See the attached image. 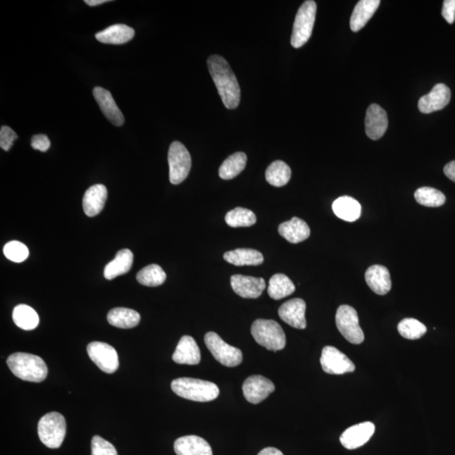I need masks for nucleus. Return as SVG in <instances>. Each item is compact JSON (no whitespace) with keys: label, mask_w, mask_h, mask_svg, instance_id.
Instances as JSON below:
<instances>
[{"label":"nucleus","mask_w":455,"mask_h":455,"mask_svg":"<svg viewBox=\"0 0 455 455\" xmlns=\"http://www.w3.org/2000/svg\"><path fill=\"white\" fill-rule=\"evenodd\" d=\"M208 67L226 108H236L240 101V88L230 64L221 56L212 55L208 59Z\"/></svg>","instance_id":"obj_1"},{"label":"nucleus","mask_w":455,"mask_h":455,"mask_svg":"<svg viewBox=\"0 0 455 455\" xmlns=\"http://www.w3.org/2000/svg\"><path fill=\"white\" fill-rule=\"evenodd\" d=\"M8 367L19 379L40 383L46 380L47 376V367L38 356L16 353L10 356L7 359Z\"/></svg>","instance_id":"obj_2"},{"label":"nucleus","mask_w":455,"mask_h":455,"mask_svg":"<svg viewBox=\"0 0 455 455\" xmlns=\"http://www.w3.org/2000/svg\"><path fill=\"white\" fill-rule=\"evenodd\" d=\"M171 389L178 397L197 402L212 401L220 394V389L216 384L192 378H179L173 380Z\"/></svg>","instance_id":"obj_3"},{"label":"nucleus","mask_w":455,"mask_h":455,"mask_svg":"<svg viewBox=\"0 0 455 455\" xmlns=\"http://www.w3.org/2000/svg\"><path fill=\"white\" fill-rule=\"evenodd\" d=\"M251 335L259 345L270 351H280L286 346V336L281 325L273 320L258 319L253 322Z\"/></svg>","instance_id":"obj_4"},{"label":"nucleus","mask_w":455,"mask_h":455,"mask_svg":"<svg viewBox=\"0 0 455 455\" xmlns=\"http://www.w3.org/2000/svg\"><path fill=\"white\" fill-rule=\"evenodd\" d=\"M38 435L47 448H59L66 435V418L55 411L42 416L38 423Z\"/></svg>","instance_id":"obj_5"},{"label":"nucleus","mask_w":455,"mask_h":455,"mask_svg":"<svg viewBox=\"0 0 455 455\" xmlns=\"http://www.w3.org/2000/svg\"><path fill=\"white\" fill-rule=\"evenodd\" d=\"M316 10V3L313 0H307L299 8L291 37V44L295 49L303 46L310 39L314 28Z\"/></svg>","instance_id":"obj_6"},{"label":"nucleus","mask_w":455,"mask_h":455,"mask_svg":"<svg viewBox=\"0 0 455 455\" xmlns=\"http://www.w3.org/2000/svg\"><path fill=\"white\" fill-rule=\"evenodd\" d=\"M204 342L213 358L224 366L233 368L242 363V350L228 344L217 333L206 334Z\"/></svg>","instance_id":"obj_7"},{"label":"nucleus","mask_w":455,"mask_h":455,"mask_svg":"<svg viewBox=\"0 0 455 455\" xmlns=\"http://www.w3.org/2000/svg\"><path fill=\"white\" fill-rule=\"evenodd\" d=\"M168 162L170 183H182L190 173L192 158L187 148L180 142L175 141L170 144Z\"/></svg>","instance_id":"obj_8"},{"label":"nucleus","mask_w":455,"mask_h":455,"mask_svg":"<svg viewBox=\"0 0 455 455\" xmlns=\"http://www.w3.org/2000/svg\"><path fill=\"white\" fill-rule=\"evenodd\" d=\"M336 324L343 337L353 344H361L364 334L359 325V316L355 308L349 306H341L336 315Z\"/></svg>","instance_id":"obj_9"},{"label":"nucleus","mask_w":455,"mask_h":455,"mask_svg":"<svg viewBox=\"0 0 455 455\" xmlns=\"http://www.w3.org/2000/svg\"><path fill=\"white\" fill-rule=\"evenodd\" d=\"M87 353L92 361L106 373H113L119 367L117 351L107 343L93 342L87 346Z\"/></svg>","instance_id":"obj_10"},{"label":"nucleus","mask_w":455,"mask_h":455,"mask_svg":"<svg viewBox=\"0 0 455 455\" xmlns=\"http://www.w3.org/2000/svg\"><path fill=\"white\" fill-rule=\"evenodd\" d=\"M320 364L329 375H343L355 370V365L344 354L334 347H325L322 350Z\"/></svg>","instance_id":"obj_11"},{"label":"nucleus","mask_w":455,"mask_h":455,"mask_svg":"<svg viewBox=\"0 0 455 455\" xmlns=\"http://www.w3.org/2000/svg\"><path fill=\"white\" fill-rule=\"evenodd\" d=\"M243 394L246 400L251 404H259L274 392L275 385L273 382L261 375H252L244 380Z\"/></svg>","instance_id":"obj_12"},{"label":"nucleus","mask_w":455,"mask_h":455,"mask_svg":"<svg viewBox=\"0 0 455 455\" xmlns=\"http://www.w3.org/2000/svg\"><path fill=\"white\" fill-rule=\"evenodd\" d=\"M450 99H451V92L447 85L437 84L426 96L420 97L418 108L420 113L424 114L435 113L447 106Z\"/></svg>","instance_id":"obj_13"},{"label":"nucleus","mask_w":455,"mask_h":455,"mask_svg":"<svg viewBox=\"0 0 455 455\" xmlns=\"http://www.w3.org/2000/svg\"><path fill=\"white\" fill-rule=\"evenodd\" d=\"M306 304L301 299H290L279 308L278 315L281 320L292 328L296 329H306Z\"/></svg>","instance_id":"obj_14"},{"label":"nucleus","mask_w":455,"mask_h":455,"mask_svg":"<svg viewBox=\"0 0 455 455\" xmlns=\"http://www.w3.org/2000/svg\"><path fill=\"white\" fill-rule=\"evenodd\" d=\"M388 128V116L382 107L377 104L368 106L365 118V131L373 140L380 139Z\"/></svg>","instance_id":"obj_15"},{"label":"nucleus","mask_w":455,"mask_h":455,"mask_svg":"<svg viewBox=\"0 0 455 455\" xmlns=\"http://www.w3.org/2000/svg\"><path fill=\"white\" fill-rule=\"evenodd\" d=\"M375 432V424L370 422L354 425L342 433L340 437L341 444L347 449L362 447L371 439Z\"/></svg>","instance_id":"obj_16"},{"label":"nucleus","mask_w":455,"mask_h":455,"mask_svg":"<svg viewBox=\"0 0 455 455\" xmlns=\"http://www.w3.org/2000/svg\"><path fill=\"white\" fill-rule=\"evenodd\" d=\"M232 289L244 299L259 298L266 289L263 278L234 275L230 278Z\"/></svg>","instance_id":"obj_17"},{"label":"nucleus","mask_w":455,"mask_h":455,"mask_svg":"<svg viewBox=\"0 0 455 455\" xmlns=\"http://www.w3.org/2000/svg\"><path fill=\"white\" fill-rule=\"evenodd\" d=\"M93 94L105 117L113 125L122 126L125 120L110 92L101 87H96L94 89Z\"/></svg>","instance_id":"obj_18"},{"label":"nucleus","mask_w":455,"mask_h":455,"mask_svg":"<svg viewBox=\"0 0 455 455\" xmlns=\"http://www.w3.org/2000/svg\"><path fill=\"white\" fill-rule=\"evenodd\" d=\"M174 449L177 455H213L208 442L195 435L179 437L175 442Z\"/></svg>","instance_id":"obj_19"},{"label":"nucleus","mask_w":455,"mask_h":455,"mask_svg":"<svg viewBox=\"0 0 455 455\" xmlns=\"http://www.w3.org/2000/svg\"><path fill=\"white\" fill-rule=\"evenodd\" d=\"M365 280L370 289L379 295H385L392 289L389 270L380 265H373L365 273Z\"/></svg>","instance_id":"obj_20"},{"label":"nucleus","mask_w":455,"mask_h":455,"mask_svg":"<svg viewBox=\"0 0 455 455\" xmlns=\"http://www.w3.org/2000/svg\"><path fill=\"white\" fill-rule=\"evenodd\" d=\"M173 359L178 364H199L201 362V351L194 339L190 336L182 337L175 349Z\"/></svg>","instance_id":"obj_21"},{"label":"nucleus","mask_w":455,"mask_h":455,"mask_svg":"<svg viewBox=\"0 0 455 455\" xmlns=\"http://www.w3.org/2000/svg\"><path fill=\"white\" fill-rule=\"evenodd\" d=\"M107 199V189L104 185L97 184L89 187L85 193L83 208L89 217H94L105 207Z\"/></svg>","instance_id":"obj_22"},{"label":"nucleus","mask_w":455,"mask_h":455,"mask_svg":"<svg viewBox=\"0 0 455 455\" xmlns=\"http://www.w3.org/2000/svg\"><path fill=\"white\" fill-rule=\"evenodd\" d=\"M278 232L282 237L293 244L303 242L311 235L310 227L306 222L296 217L282 223L278 228Z\"/></svg>","instance_id":"obj_23"},{"label":"nucleus","mask_w":455,"mask_h":455,"mask_svg":"<svg viewBox=\"0 0 455 455\" xmlns=\"http://www.w3.org/2000/svg\"><path fill=\"white\" fill-rule=\"evenodd\" d=\"M380 4V0H361L354 8L350 20L351 31L357 32L366 25Z\"/></svg>","instance_id":"obj_24"},{"label":"nucleus","mask_w":455,"mask_h":455,"mask_svg":"<svg viewBox=\"0 0 455 455\" xmlns=\"http://www.w3.org/2000/svg\"><path fill=\"white\" fill-rule=\"evenodd\" d=\"M135 34V30L128 25L116 24L98 32L96 38L102 44L120 45L131 41Z\"/></svg>","instance_id":"obj_25"},{"label":"nucleus","mask_w":455,"mask_h":455,"mask_svg":"<svg viewBox=\"0 0 455 455\" xmlns=\"http://www.w3.org/2000/svg\"><path fill=\"white\" fill-rule=\"evenodd\" d=\"M134 263V254L128 249H123L117 253L115 258L106 266L104 277L107 280L126 274L130 271Z\"/></svg>","instance_id":"obj_26"},{"label":"nucleus","mask_w":455,"mask_h":455,"mask_svg":"<svg viewBox=\"0 0 455 455\" xmlns=\"http://www.w3.org/2000/svg\"><path fill=\"white\" fill-rule=\"evenodd\" d=\"M332 209L339 218L347 222H354L361 216V205L349 196L339 197L334 201Z\"/></svg>","instance_id":"obj_27"},{"label":"nucleus","mask_w":455,"mask_h":455,"mask_svg":"<svg viewBox=\"0 0 455 455\" xmlns=\"http://www.w3.org/2000/svg\"><path fill=\"white\" fill-rule=\"evenodd\" d=\"M224 259L236 267L242 266H259L263 264L264 258L263 254L253 249H236L225 253Z\"/></svg>","instance_id":"obj_28"},{"label":"nucleus","mask_w":455,"mask_h":455,"mask_svg":"<svg viewBox=\"0 0 455 455\" xmlns=\"http://www.w3.org/2000/svg\"><path fill=\"white\" fill-rule=\"evenodd\" d=\"M139 313L131 308H115L110 311L107 315L109 324L115 328L121 329H131L135 328L140 322Z\"/></svg>","instance_id":"obj_29"},{"label":"nucleus","mask_w":455,"mask_h":455,"mask_svg":"<svg viewBox=\"0 0 455 455\" xmlns=\"http://www.w3.org/2000/svg\"><path fill=\"white\" fill-rule=\"evenodd\" d=\"M247 162V154L243 152H237L232 154L229 158L223 162L220 166V174L223 180H231L237 177L246 168Z\"/></svg>","instance_id":"obj_30"},{"label":"nucleus","mask_w":455,"mask_h":455,"mask_svg":"<svg viewBox=\"0 0 455 455\" xmlns=\"http://www.w3.org/2000/svg\"><path fill=\"white\" fill-rule=\"evenodd\" d=\"M294 282L285 274H275L270 279L268 292L270 297L275 300L286 298L294 294Z\"/></svg>","instance_id":"obj_31"},{"label":"nucleus","mask_w":455,"mask_h":455,"mask_svg":"<svg viewBox=\"0 0 455 455\" xmlns=\"http://www.w3.org/2000/svg\"><path fill=\"white\" fill-rule=\"evenodd\" d=\"M13 320L20 329L32 330L39 325V316L27 304H19L13 311Z\"/></svg>","instance_id":"obj_32"},{"label":"nucleus","mask_w":455,"mask_h":455,"mask_svg":"<svg viewBox=\"0 0 455 455\" xmlns=\"http://www.w3.org/2000/svg\"><path fill=\"white\" fill-rule=\"evenodd\" d=\"M291 178V169L285 162L277 161L272 163L266 171V179L276 187L285 186Z\"/></svg>","instance_id":"obj_33"},{"label":"nucleus","mask_w":455,"mask_h":455,"mask_svg":"<svg viewBox=\"0 0 455 455\" xmlns=\"http://www.w3.org/2000/svg\"><path fill=\"white\" fill-rule=\"evenodd\" d=\"M137 280L144 286L157 287L166 282V273L160 266L151 264L144 268L137 274Z\"/></svg>","instance_id":"obj_34"},{"label":"nucleus","mask_w":455,"mask_h":455,"mask_svg":"<svg viewBox=\"0 0 455 455\" xmlns=\"http://www.w3.org/2000/svg\"><path fill=\"white\" fill-rule=\"evenodd\" d=\"M415 199L419 204L429 208L441 207L446 201L443 192L428 187L418 189L415 192Z\"/></svg>","instance_id":"obj_35"},{"label":"nucleus","mask_w":455,"mask_h":455,"mask_svg":"<svg viewBox=\"0 0 455 455\" xmlns=\"http://www.w3.org/2000/svg\"><path fill=\"white\" fill-rule=\"evenodd\" d=\"M225 222L232 228L251 227L256 224V217L250 209L236 208L227 213Z\"/></svg>","instance_id":"obj_36"},{"label":"nucleus","mask_w":455,"mask_h":455,"mask_svg":"<svg viewBox=\"0 0 455 455\" xmlns=\"http://www.w3.org/2000/svg\"><path fill=\"white\" fill-rule=\"evenodd\" d=\"M398 332L402 337L416 340L424 336L427 332V328L418 320L406 318L399 323Z\"/></svg>","instance_id":"obj_37"},{"label":"nucleus","mask_w":455,"mask_h":455,"mask_svg":"<svg viewBox=\"0 0 455 455\" xmlns=\"http://www.w3.org/2000/svg\"><path fill=\"white\" fill-rule=\"evenodd\" d=\"M4 254L7 259L20 263L27 259L29 250L23 243L13 240L4 246Z\"/></svg>","instance_id":"obj_38"},{"label":"nucleus","mask_w":455,"mask_h":455,"mask_svg":"<svg viewBox=\"0 0 455 455\" xmlns=\"http://www.w3.org/2000/svg\"><path fill=\"white\" fill-rule=\"evenodd\" d=\"M92 455H118L117 449L110 442L100 436H94L92 441Z\"/></svg>","instance_id":"obj_39"},{"label":"nucleus","mask_w":455,"mask_h":455,"mask_svg":"<svg viewBox=\"0 0 455 455\" xmlns=\"http://www.w3.org/2000/svg\"><path fill=\"white\" fill-rule=\"evenodd\" d=\"M17 135L10 127L3 126L0 130V147L6 151L12 148L13 144L16 140Z\"/></svg>","instance_id":"obj_40"},{"label":"nucleus","mask_w":455,"mask_h":455,"mask_svg":"<svg viewBox=\"0 0 455 455\" xmlns=\"http://www.w3.org/2000/svg\"><path fill=\"white\" fill-rule=\"evenodd\" d=\"M51 142L45 135H38L32 137V147L34 149L39 150L41 152H46L49 149Z\"/></svg>","instance_id":"obj_41"},{"label":"nucleus","mask_w":455,"mask_h":455,"mask_svg":"<svg viewBox=\"0 0 455 455\" xmlns=\"http://www.w3.org/2000/svg\"><path fill=\"white\" fill-rule=\"evenodd\" d=\"M442 15L449 24H453L455 20V0H445L442 10Z\"/></svg>","instance_id":"obj_42"},{"label":"nucleus","mask_w":455,"mask_h":455,"mask_svg":"<svg viewBox=\"0 0 455 455\" xmlns=\"http://www.w3.org/2000/svg\"><path fill=\"white\" fill-rule=\"evenodd\" d=\"M444 173L446 177L455 182V161L449 162L444 166Z\"/></svg>","instance_id":"obj_43"},{"label":"nucleus","mask_w":455,"mask_h":455,"mask_svg":"<svg viewBox=\"0 0 455 455\" xmlns=\"http://www.w3.org/2000/svg\"><path fill=\"white\" fill-rule=\"evenodd\" d=\"M258 455H285L283 454L280 450L273 448V447H268L266 448L258 454Z\"/></svg>","instance_id":"obj_44"},{"label":"nucleus","mask_w":455,"mask_h":455,"mask_svg":"<svg viewBox=\"0 0 455 455\" xmlns=\"http://www.w3.org/2000/svg\"><path fill=\"white\" fill-rule=\"evenodd\" d=\"M106 2H109L108 0H85V1L89 6H97Z\"/></svg>","instance_id":"obj_45"}]
</instances>
